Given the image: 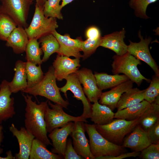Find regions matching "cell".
<instances>
[{"label": "cell", "instance_id": "obj_31", "mask_svg": "<svg viewBox=\"0 0 159 159\" xmlns=\"http://www.w3.org/2000/svg\"><path fill=\"white\" fill-rule=\"evenodd\" d=\"M37 65L27 61L25 68L27 76V88H30L39 83L43 78L44 75L41 65Z\"/></svg>", "mask_w": 159, "mask_h": 159}, {"label": "cell", "instance_id": "obj_18", "mask_svg": "<svg viewBox=\"0 0 159 159\" xmlns=\"http://www.w3.org/2000/svg\"><path fill=\"white\" fill-rule=\"evenodd\" d=\"M9 82L3 80L0 84V124L12 118L15 114L14 98L9 87Z\"/></svg>", "mask_w": 159, "mask_h": 159}, {"label": "cell", "instance_id": "obj_3", "mask_svg": "<svg viewBox=\"0 0 159 159\" xmlns=\"http://www.w3.org/2000/svg\"><path fill=\"white\" fill-rule=\"evenodd\" d=\"M89 139L90 151L95 159L105 156H118L127 150L122 145L115 144L105 138L96 129L95 124L85 123Z\"/></svg>", "mask_w": 159, "mask_h": 159}, {"label": "cell", "instance_id": "obj_43", "mask_svg": "<svg viewBox=\"0 0 159 159\" xmlns=\"http://www.w3.org/2000/svg\"><path fill=\"white\" fill-rule=\"evenodd\" d=\"M46 1L47 0H36V4L39 7L43 9L44 5Z\"/></svg>", "mask_w": 159, "mask_h": 159}, {"label": "cell", "instance_id": "obj_34", "mask_svg": "<svg viewBox=\"0 0 159 159\" xmlns=\"http://www.w3.org/2000/svg\"><path fill=\"white\" fill-rule=\"evenodd\" d=\"M60 1V0H47L43 8L44 16L47 17L62 19L63 16L61 12L62 8L59 4Z\"/></svg>", "mask_w": 159, "mask_h": 159}, {"label": "cell", "instance_id": "obj_44", "mask_svg": "<svg viewBox=\"0 0 159 159\" xmlns=\"http://www.w3.org/2000/svg\"><path fill=\"white\" fill-rule=\"evenodd\" d=\"M3 127L1 124H0V148L4 139Z\"/></svg>", "mask_w": 159, "mask_h": 159}, {"label": "cell", "instance_id": "obj_40", "mask_svg": "<svg viewBox=\"0 0 159 159\" xmlns=\"http://www.w3.org/2000/svg\"><path fill=\"white\" fill-rule=\"evenodd\" d=\"M140 152L132 151L131 152H126L116 156H105L98 158L97 159H122L125 158L138 157Z\"/></svg>", "mask_w": 159, "mask_h": 159}, {"label": "cell", "instance_id": "obj_5", "mask_svg": "<svg viewBox=\"0 0 159 159\" xmlns=\"http://www.w3.org/2000/svg\"><path fill=\"white\" fill-rule=\"evenodd\" d=\"M140 118L131 121L116 118L106 125L94 124L97 130L104 138L115 144L122 145L125 137L138 124Z\"/></svg>", "mask_w": 159, "mask_h": 159}, {"label": "cell", "instance_id": "obj_24", "mask_svg": "<svg viewBox=\"0 0 159 159\" xmlns=\"http://www.w3.org/2000/svg\"><path fill=\"white\" fill-rule=\"evenodd\" d=\"M159 120V95L150 103L140 117L138 124L144 130H148Z\"/></svg>", "mask_w": 159, "mask_h": 159}, {"label": "cell", "instance_id": "obj_32", "mask_svg": "<svg viewBox=\"0 0 159 159\" xmlns=\"http://www.w3.org/2000/svg\"><path fill=\"white\" fill-rule=\"evenodd\" d=\"M17 26L9 16L0 13V40L6 41L11 33Z\"/></svg>", "mask_w": 159, "mask_h": 159}, {"label": "cell", "instance_id": "obj_33", "mask_svg": "<svg viewBox=\"0 0 159 159\" xmlns=\"http://www.w3.org/2000/svg\"><path fill=\"white\" fill-rule=\"evenodd\" d=\"M158 0H130L128 2L129 6L134 11L135 16L142 19H147L149 18L146 14L148 6Z\"/></svg>", "mask_w": 159, "mask_h": 159}, {"label": "cell", "instance_id": "obj_2", "mask_svg": "<svg viewBox=\"0 0 159 159\" xmlns=\"http://www.w3.org/2000/svg\"><path fill=\"white\" fill-rule=\"evenodd\" d=\"M52 66L49 68L44 74L42 80L38 84L30 88H26L22 92L29 94L35 97L37 95L44 97L55 103L61 105L67 109L69 104L68 101L62 98L60 93V88L56 84Z\"/></svg>", "mask_w": 159, "mask_h": 159}, {"label": "cell", "instance_id": "obj_14", "mask_svg": "<svg viewBox=\"0 0 159 159\" xmlns=\"http://www.w3.org/2000/svg\"><path fill=\"white\" fill-rule=\"evenodd\" d=\"M9 130L16 138L19 146V151L15 154L16 159H28L34 136L25 128L21 127L18 130L14 123L9 127Z\"/></svg>", "mask_w": 159, "mask_h": 159}, {"label": "cell", "instance_id": "obj_22", "mask_svg": "<svg viewBox=\"0 0 159 159\" xmlns=\"http://www.w3.org/2000/svg\"><path fill=\"white\" fill-rule=\"evenodd\" d=\"M15 74L12 80L9 82V87L12 93L22 92L27 88V76L25 62L21 60L16 62Z\"/></svg>", "mask_w": 159, "mask_h": 159}, {"label": "cell", "instance_id": "obj_36", "mask_svg": "<svg viewBox=\"0 0 159 159\" xmlns=\"http://www.w3.org/2000/svg\"><path fill=\"white\" fill-rule=\"evenodd\" d=\"M101 37L97 39H87L82 41V50L83 52L82 58L85 60L90 57L96 51L97 48L100 46Z\"/></svg>", "mask_w": 159, "mask_h": 159}, {"label": "cell", "instance_id": "obj_29", "mask_svg": "<svg viewBox=\"0 0 159 159\" xmlns=\"http://www.w3.org/2000/svg\"><path fill=\"white\" fill-rule=\"evenodd\" d=\"M39 42L44 53L42 59L43 62L47 61L53 54L57 53L60 47L58 42L52 34L40 38Z\"/></svg>", "mask_w": 159, "mask_h": 159}, {"label": "cell", "instance_id": "obj_39", "mask_svg": "<svg viewBox=\"0 0 159 159\" xmlns=\"http://www.w3.org/2000/svg\"><path fill=\"white\" fill-rule=\"evenodd\" d=\"M147 132L151 144L159 143V120Z\"/></svg>", "mask_w": 159, "mask_h": 159}, {"label": "cell", "instance_id": "obj_30", "mask_svg": "<svg viewBox=\"0 0 159 159\" xmlns=\"http://www.w3.org/2000/svg\"><path fill=\"white\" fill-rule=\"evenodd\" d=\"M39 43L35 39H29L25 52L26 61L36 65H41L42 63L41 56L43 51L39 47Z\"/></svg>", "mask_w": 159, "mask_h": 159}, {"label": "cell", "instance_id": "obj_35", "mask_svg": "<svg viewBox=\"0 0 159 159\" xmlns=\"http://www.w3.org/2000/svg\"><path fill=\"white\" fill-rule=\"evenodd\" d=\"M149 86L145 89L143 93L144 100L150 103L159 95V76H153Z\"/></svg>", "mask_w": 159, "mask_h": 159}, {"label": "cell", "instance_id": "obj_37", "mask_svg": "<svg viewBox=\"0 0 159 159\" xmlns=\"http://www.w3.org/2000/svg\"><path fill=\"white\" fill-rule=\"evenodd\" d=\"M138 157L142 159H159V143L151 144L140 152Z\"/></svg>", "mask_w": 159, "mask_h": 159}, {"label": "cell", "instance_id": "obj_9", "mask_svg": "<svg viewBox=\"0 0 159 159\" xmlns=\"http://www.w3.org/2000/svg\"><path fill=\"white\" fill-rule=\"evenodd\" d=\"M138 36L140 41L138 42H134L129 40V44L127 45V51L140 60H142L149 65L155 73V75L159 76L158 66L152 57L150 52L149 45L152 38L149 36L144 39L139 30Z\"/></svg>", "mask_w": 159, "mask_h": 159}, {"label": "cell", "instance_id": "obj_1", "mask_svg": "<svg viewBox=\"0 0 159 159\" xmlns=\"http://www.w3.org/2000/svg\"><path fill=\"white\" fill-rule=\"evenodd\" d=\"M23 94L26 103L24 120L25 128L36 138L41 142L47 147L52 145L47 135L44 119L45 110L48 105V100L37 104L32 100V96L26 93Z\"/></svg>", "mask_w": 159, "mask_h": 159}, {"label": "cell", "instance_id": "obj_28", "mask_svg": "<svg viewBox=\"0 0 159 159\" xmlns=\"http://www.w3.org/2000/svg\"><path fill=\"white\" fill-rule=\"evenodd\" d=\"M29 159H62L63 157L54 153L39 140L34 138L32 142Z\"/></svg>", "mask_w": 159, "mask_h": 159}, {"label": "cell", "instance_id": "obj_4", "mask_svg": "<svg viewBox=\"0 0 159 159\" xmlns=\"http://www.w3.org/2000/svg\"><path fill=\"white\" fill-rule=\"evenodd\" d=\"M112 59V66L113 74L123 73L138 86L144 80L148 82H150L151 80L143 76L138 69V66L141 64L140 60L128 52L121 55H115Z\"/></svg>", "mask_w": 159, "mask_h": 159}, {"label": "cell", "instance_id": "obj_12", "mask_svg": "<svg viewBox=\"0 0 159 159\" xmlns=\"http://www.w3.org/2000/svg\"><path fill=\"white\" fill-rule=\"evenodd\" d=\"M58 42L60 47L57 53L64 56H72L80 59L82 55L80 52L82 51V40L80 37L76 39L71 38L68 34L62 35L58 33L56 30L51 33Z\"/></svg>", "mask_w": 159, "mask_h": 159}, {"label": "cell", "instance_id": "obj_8", "mask_svg": "<svg viewBox=\"0 0 159 159\" xmlns=\"http://www.w3.org/2000/svg\"><path fill=\"white\" fill-rule=\"evenodd\" d=\"M48 104L45 110L44 119L47 132L50 133L54 129L61 127L70 122L80 121L87 122V120L81 116H73L66 113L64 111L63 107L60 105L52 104L50 100H48Z\"/></svg>", "mask_w": 159, "mask_h": 159}, {"label": "cell", "instance_id": "obj_15", "mask_svg": "<svg viewBox=\"0 0 159 159\" xmlns=\"http://www.w3.org/2000/svg\"><path fill=\"white\" fill-rule=\"evenodd\" d=\"M80 62L79 59H72L58 54L52 65L56 80L62 81L70 74L75 73L80 66Z\"/></svg>", "mask_w": 159, "mask_h": 159}, {"label": "cell", "instance_id": "obj_26", "mask_svg": "<svg viewBox=\"0 0 159 159\" xmlns=\"http://www.w3.org/2000/svg\"><path fill=\"white\" fill-rule=\"evenodd\" d=\"M97 85L100 90L112 88L116 86L129 80L125 74H108L105 73H95L94 74Z\"/></svg>", "mask_w": 159, "mask_h": 159}, {"label": "cell", "instance_id": "obj_13", "mask_svg": "<svg viewBox=\"0 0 159 159\" xmlns=\"http://www.w3.org/2000/svg\"><path fill=\"white\" fill-rule=\"evenodd\" d=\"M79 81L83 85L85 94L90 102L98 101L102 93L97 85L94 74L90 69L83 68L75 73Z\"/></svg>", "mask_w": 159, "mask_h": 159}, {"label": "cell", "instance_id": "obj_38", "mask_svg": "<svg viewBox=\"0 0 159 159\" xmlns=\"http://www.w3.org/2000/svg\"><path fill=\"white\" fill-rule=\"evenodd\" d=\"M64 159H82L84 158L77 154L72 146V140H67L66 149L63 156Z\"/></svg>", "mask_w": 159, "mask_h": 159}, {"label": "cell", "instance_id": "obj_6", "mask_svg": "<svg viewBox=\"0 0 159 159\" xmlns=\"http://www.w3.org/2000/svg\"><path fill=\"white\" fill-rule=\"evenodd\" d=\"M57 19L47 17L44 15L43 9L35 4L32 19L29 26L24 28L29 39L37 40L51 34L58 28Z\"/></svg>", "mask_w": 159, "mask_h": 159}, {"label": "cell", "instance_id": "obj_45", "mask_svg": "<svg viewBox=\"0 0 159 159\" xmlns=\"http://www.w3.org/2000/svg\"><path fill=\"white\" fill-rule=\"evenodd\" d=\"M62 2L61 5V6L62 9L67 4L72 2L74 0H60Z\"/></svg>", "mask_w": 159, "mask_h": 159}, {"label": "cell", "instance_id": "obj_41", "mask_svg": "<svg viewBox=\"0 0 159 159\" xmlns=\"http://www.w3.org/2000/svg\"><path fill=\"white\" fill-rule=\"evenodd\" d=\"M86 36L87 39H97L102 37L99 29L95 26H92L87 29Z\"/></svg>", "mask_w": 159, "mask_h": 159}, {"label": "cell", "instance_id": "obj_25", "mask_svg": "<svg viewBox=\"0 0 159 159\" xmlns=\"http://www.w3.org/2000/svg\"><path fill=\"white\" fill-rule=\"evenodd\" d=\"M150 103L145 100L115 113L114 118L131 121L140 118L148 107Z\"/></svg>", "mask_w": 159, "mask_h": 159}, {"label": "cell", "instance_id": "obj_21", "mask_svg": "<svg viewBox=\"0 0 159 159\" xmlns=\"http://www.w3.org/2000/svg\"><path fill=\"white\" fill-rule=\"evenodd\" d=\"M29 39L25 29L18 26L11 33L6 41V45L11 47L16 54L25 52Z\"/></svg>", "mask_w": 159, "mask_h": 159}, {"label": "cell", "instance_id": "obj_11", "mask_svg": "<svg viewBox=\"0 0 159 159\" xmlns=\"http://www.w3.org/2000/svg\"><path fill=\"white\" fill-rule=\"evenodd\" d=\"M85 122L80 121L74 122L73 129L70 134L72 143L78 154L85 159H95L90 151L89 141L85 135Z\"/></svg>", "mask_w": 159, "mask_h": 159}, {"label": "cell", "instance_id": "obj_10", "mask_svg": "<svg viewBox=\"0 0 159 159\" xmlns=\"http://www.w3.org/2000/svg\"><path fill=\"white\" fill-rule=\"evenodd\" d=\"M65 85L60 88V91L63 92L65 97L67 98V92L70 91L74 94L73 97L78 100H81L83 105V112L81 116L86 119L90 118L92 112V105L85 96L81 83L75 73L69 75L65 79Z\"/></svg>", "mask_w": 159, "mask_h": 159}, {"label": "cell", "instance_id": "obj_16", "mask_svg": "<svg viewBox=\"0 0 159 159\" xmlns=\"http://www.w3.org/2000/svg\"><path fill=\"white\" fill-rule=\"evenodd\" d=\"M151 144L147 131L138 124L125 138L122 146L140 152Z\"/></svg>", "mask_w": 159, "mask_h": 159}, {"label": "cell", "instance_id": "obj_7", "mask_svg": "<svg viewBox=\"0 0 159 159\" xmlns=\"http://www.w3.org/2000/svg\"><path fill=\"white\" fill-rule=\"evenodd\" d=\"M34 0H0V13L11 18L17 26L25 28L31 6Z\"/></svg>", "mask_w": 159, "mask_h": 159}, {"label": "cell", "instance_id": "obj_17", "mask_svg": "<svg viewBox=\"0 0 159 159\" xmlns=\"http://www.w3.org/2000/svg\"><path fill=\"white\" fill-rule=\"evenodd\" d=\"M74 122H68L61 128H56L48 135L52 143L53 148L51 151L64 156L66 149L67 138L72 131Z\"/></svg>", "mask_w": 159, "mask_h": 159}, {"label": "cell", "instance_id": "obj_20", "mask_svg": "<svg viewBox=\"0 0 159 159\" xmlns=\"http://www.w3.org/2000/svg\"><path fill=\"white\" fill-rule=\"evenodd\" d=\"M126 31L124 28L102 37L100 46L114 52L116 55H121L126 53L127 45L124 42Z\"/></svg>", "mask_w": 159, "mask_h": 159}, {"label": "cell", "instance_id": "obj_42", "mask_svg": "<svg viewBox=\"0 0 159 159\" xmlns=\"http://www.w3.org/2000/svg\"><path fill=\"white\" fill-rule=\"evenodd\" d=\"M3 152V149L0 148V154H1ZM6 156L5 157H2L0 156V159H15L14 156H13L11 150H9L6 152Z\"/></svg>", "mask_w": 159, "mask_h": 159}, {"label": "cell", "instance_id": "obj_23", "mask_svg": "<svg viewBox=\"0 0 159 159\" xmlns=\"http://www.w3.org/2000/svg\"><path fill=\"white\" fill-rule=\"evenodd\" d=\"M115 113L108 107L100 104L98 101L92 105L91 120L95 124L103 125L112 122Z\"/></svg>", "mask_w": 159, "mask_h": 159}, {"label": "cell", "instance_id": "obj_27", "mask_svg": "<svg viewBox=\"0 0 159 159\" xmlns=\"http://www.w3.org/2000/svg\"><path fill=\"white\" fill-rule=\"evenodd\" d=\"M144 90H140L137 87L132 88L123 93L117 102V110L138 104L144 100Z\"/></svg>", "mask_w": 159, "mask_h": 159}, {"label": "cell", "instance_id": "obj_19", "mask_svg": "<svg viewBox=\"0 0 159 159\" xmlns=\"http://www.w3.org/2000/svg\"><path fill=\"white\" fill-rule=\"evenodd\" d=\"M133 83L129 80L112 88L109 91L102 92L99 103L108 107L113 111L116 108L117 102L122 95L132 88Z\"/></svg>", "mask_w": 159, "mask_h": 159}]
</instances>
